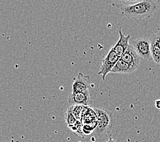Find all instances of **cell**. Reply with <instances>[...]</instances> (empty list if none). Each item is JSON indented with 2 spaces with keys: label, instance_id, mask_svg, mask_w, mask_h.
I'll return each mask as SVG.
<instances>
[{
  "label": "cell",
  "instance_id": "obj_1",
  "mask_svg": "<svg viewBox=\"0 0 160 142\" xmlns=\"http://www.w3.org/2000/svg\"><path fill=\"white\" fill-rule=\"evenodd\" d=\"M121 14L128 18L143 19L149 18L158 10V6L153 0H143L134 5L119 8Z\"/></svg>",
  "mask_w": 160,
  "mask_h": 142
},
{
  "label": "cell",
  "instance_id": "obj_2",
  "mask_svg": "<svg viewBox=\"0 0 160 142\" xmlns=\"http://www.w3.org/2000/svg\"><path fill=\"white\" fill-rule=\"evenodd\" d=\"M97 115V126L94 130V135L98 137H102L111 131L114 124L113 113L107 109L95 108Z\"/></svg>",
  "mask_w": 160,
  "mask_h": 142
},
{
  "label": "cell",
  "instance_id": "obj_3",
  "mask_svg": "<svg viewBox=\"0 0 160 142\" xmlns=\"http://www.w3.org/2000/svg\"><path fill=\"white\" fill-rule=\"evenodd\" d=\"M131 46L141 59L146 61L151 60V41L149 38L146 37L137 38L132 42Z\"/></svg>",
  "mask_w": 160,
  "mask_h": 142
},
{
  "label": "cell",
  "instance_id": "obj_4",
  "mask_svg": "<svg viewBox=\"0 0 160 142\" xmlns=\"http://www.w3.org/2000/svg\"><path fill=\"white\" fill-rule=\"evenodd\" d=\"M119 59L120 57L117 55V53L114 51L113 49H110L108 54L106 55L104 59H102V66L100 71L98 72V75L102 76L103 81L105 80L108 74L111 72L112 69L115 66V65Z\"/></svg>",
  "mask_w": 160,
  "mask_h": 142
},
{
  "label": "cell",
  "instance_id": "obj_5",
  "mask_svg": "<svg viewBox=\"0 0 160 142\" xmlns=\"http://www.w3.org/2000/svg\"><path fill=\"white\" fill-rule=\"evenodd\" d=\"M68 103L71 105H82L88 107L91 105V101L89 90L82 92H72L68 98Z\"/></svg>",
  "mask_w": 160,
  "mask_h": 142
},
{
  "label": "cell",
  "instance_id": "obj_6",
  "mask_svg": "<svg viewBox=\"0 0 160 142\" xmlns=\"http://www.w3.org/2000/svg\"><path fill=\"white\" fill-rule=\"evenodd\" d=\"M91 87L90 76L79 72L72 84V92H82L89 90Z\"/></svg>",
  "mask_w": 160,
  "mask_h": 142
},
{
  "label": "cell",
  "instance_id": "obj_7",
  "mask_svg": "<svg viewBox=\"0 0 160 142\" xmlns=\"http://www.w3.org/2000/svg\"><path fill=\"white\" fill-rule=\"evenodd\" d=\"M120 58L136 69L140 66L141 62V58L131 45H129L128 48Z\"/></svg>",
  "mask_w": 160,
  "mask_h": 142
},
{
  "label": "cell",
  "instance_id": "obj_8",
  "mask_svg": "<svg viewBox=\"0 0 160 142\" xmlns=\"http://www.w3.org/2000/svg\"><path fill=\"white\" fill-rule=\"evenodd\" d=\"M119 40L117 41V43L112 47V49L114 51H115V52L117 53V55L119 57H121L129 47V38H130L131 35L130 34H129V35L126 36H124L121 28H119Z\"/></svg>",
  "mask_w": 160,
  "mask_h": 142
},
{
  "label": "cell",
  "instance_id": "obj_9",
  "mask_svg": "<svg viewBox=\"0 0 160 142\" xmlns=\"http://www.w3.org/2000/svg\"><path fill=\"white\" fill-rule=\"evenodd\" d=\"M137 69L132 66L127 62H124L121 58L115 65L111 71V73H119V74H130L134 72Z\"/></svg>",
  "mask_w": 160,
  "mask_h": 142
},
{
  "label": "cell",
  "instance_id": "obj_10",
  "mask_svg": "<svg viewBox=\"0 0 160 142\" xmlns=\"http://www.w3.org/2000/svg\"><path fill=\"white\" fill-rule=\"evenodd\" d=\"M151 41V53L152 59L158 64H160V48L153 38H149Z\"/></svg>",
  "mask_w": 160,
  "mask_h": 142
},
{
  "label": "cell",
  "instance_id": "obj_11",
  "mask_svg": "<svg viewBox=\"0 0 160 142\" xmlns=\"http://www.w3.org/2000/svg\"><path fill=\"white\" fill-rule=\"evenodd\" d=\"M143 0H108L109 3L114 7L121 8L134 5L135 3L140 2Z\"/></svg>",
  "mask_w": 160,
  "mask_h": 142
},
{
  "label": "cell",
  "instance_id": "obj_12",
  "mask_svg": "<svg viewBox=\"0 0 160 142\" xmlns=\"http://www.w3.org/2000/svg\"><path fill=\"white\" fill-rule=\"evenodd\" d=\"M65 120H66V124L68 125V126L69 128L72 127V126H73L78 120L77 119L75 118V116H74L73 113H72L70 107L67 110L66 113H65Z\"/></svg>",
  "mask_w": 160,
  "mask_h": 142
},
{
  "label": "cell",
  "instance_id": "obj_13",
  "mask_svg": "<svg viewBox=\"0 0 160 142\" xmlns=\"http://www.w3.org/2000/svg\"><path fill=\"white\" fill-rule=\"evenodd\" d=\"M151 37L152 38H153L154 40L156 42V43L158 44L159 47L160 48V32L153 34V35L151 36Z\"/></svg>",
  "mask_w": 160,
  "mask_h": 142
},
{
  "label": "cell",
  "instance_id": "obj_14",
  "mask_svg": "<svg viewBox=\"0 0 160 142\" xmlns=\"http://www.w3.org/2000/svg\"><path fill=\"white\" fill-rule=\"evenodd\" d=\"M155 103L156 108L160 110V100H157V101H155Z\"/></svg>",
  "mask_w": 160,
  "mask_h": 142
},
{
  "label": "cell",
  "instance_id": "obj_15",
  "mask_svg": "<svg viewBox=\"0 0 160 142\" xmlns=\"http://www.w3.org/2000/svg\"><path fill=\"white\" fill-rule=\"evenodd\" d=\"M106 142H117L116 140H115V139H113L111 137V135H109V136H108V141H106Z\"/></svg>",
  "mask_w": 160,
  "mask_h": 142
}]
</instances>
